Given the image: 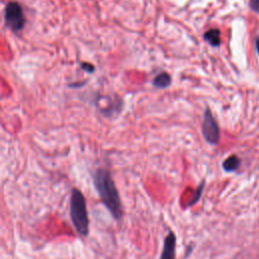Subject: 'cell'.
<instances>
[{"instance_id":"cell-8","label":"cell","mask_w":259,"mask_h":259,"mask_svg":"<svg viewBox=\"0 0 259 259\" xmlns=\"http://www.w3.org/2000/svg\"><path fill=\"white\" fill-rule=\"evenodd\" d=\"M239 164H240V160L237 156L233 155V156H230L229 158H227L224 163H223V168L228 171V172H231V171H235L238 167H239Z\"/></svg>"},{"instance_id":"cell-1","label":"cell","mask_w":259,"mask_h":259,"mask_svg":"<svg viewBox=\"0 0 259 259\" xmlns=\"http://www.w3.org/2000/svg\"><path fill=\"white\" fill-rule=\"evenodd\" d=\"M93 183L103 205L115 221H120L123 215V208L111 173L107 169L98 168L93 175Z\"/></svg>"},{"instance_id":"cell-5","label":"cell","mask_w":259,"mask_h":259,"mask_svg":"<svg viewBox=\"0 0 259 259\" xmlns=\"http://www.w3.org/2000/svg\"><path fill=\"white\" fill-rule=\"evenodd\" d=\"M175 249L176 236L172 231H170L164 239L160 259H175Z\"/></svg>"},{"instance_id":"cell-10","label":"cell","mask_w":259,"mask_h":259,"mask_svg":"<svg viewBox=\"0 0 259 259\" xmlns=\"http://www.w3.org/2000/svg\"><path fill=\"white\" fill-rule=\"evenodd\" d=\"M250 7L252 10L259 12V0H250Z\"/></svg>"},{"instance_id":"cell-7","label":"cell","mask_w":259,"mask_h":259,"mask_svg":"<svg viewBox=\"0 0 259 259\" xmlns=\"http://www.w3.org/2000/svg\"><path fill=\"white\" fill-rule=\"evenodd\" d=\"M170 83H171L170 75L166 72H163V73H160L159 75H157L153 81L154 86L157 88H165V87L169 86Z\"/></svg>"},{"instance_id":"cell-9","label":"cell","mask_w":259,"mask_h":259,"mask_svg":"<svg viewBox=\"0 0 259 259\" xmlns=\"http://www.w3.org/2000/svg\"><path fill=\"white\" fill-rule=\"evenodd\" d=\"M203 188H204V181H202V182L198 185V187L195 189L193 197L189 200V202H188V203H187V205H186L187 207H189V206H191V205L195 204V203L199 200V198H200V197H201V195H202Z\"/></svg>"},{"instance_id":"cell-4","label":"cell","mask_w":259,"mask_h":259,"mask_svg":"<svg viewBox=\"0 0 259 259\" xmlns=\"http://www.w3.org/2000/svg\"><path fill=\"white\" fill-rule=\"evenodd\" d=\"M202 134L205 140L210 144L214 145L220 140V130L209 109H206L204 112L203 123H202Z\"/></svg>"},{"instance_id":"cell-11","label":"cell","mask_w":259,"mask_h":259,"mask_svg":"<svg viewBox=\"0 0 259 259\" xmlns=\"http://www.w3.org/2000/svg\"><path fill=\"white\" fill-rule=\"evenodd\" d=\"M81 67H82V69H84L87 72H93L94 71V67L91 64H88V63H82Z\"/></svg>"},{"instance_id":"cell-3","label":"cell","mask_w":259,"mask_h":259,"mask_svg":"<svg viewBox=\"0 0 259 259\" xmlns=\"http://www.w3.org/2000/svg\"><path fill=\"white\" fill-rule=\"evenodd\" d=\"M5 22L14 31L20 30L24 25L22 9L17 2H9L5 8Z\"/></svg>"},{"instance_id":"cell-6","label":"cell","mask_w":259,"mask_h":259,"mask_svg":"<svg viewBox=\"0 0 259 259\" xmlns=\"http://www.w3.org/2000/svg\"><path fill=\"white\" fill-rule=\"evenodd\" d=\"M205 40L212 47H218L221 44V36L219 29H209L204 33Z\"/></svg>"},{"instance_id":"cell-2","label":"cell","mask_w":259,"mask_h":259,"mask_svg":"<svg viewBox=\"0 0 259 259\" xmlns=\"http://www.w3.org/2000/svg\"><path fill=\"white\" fill-rule=\"evenodd\" d=\"M70 218L75 231L80 237H87L89 234V217L87 212L86 199L82 191L73 188L70 196Z\"/></svg>"},{"instance_id":"cell-12","label":"cell","mask_w":259,"mask_h":259,"mask_svg":"<svg viewBox=\"0 0 259 259\" xmlns=\"http://www.w3.org/2000/svg\"><path fill=\"white\" fill-rule=\"evenodd\" d=\"M256 48H257V52L259 54V38L256 39Z\"/></svg>"}]
</instances>
